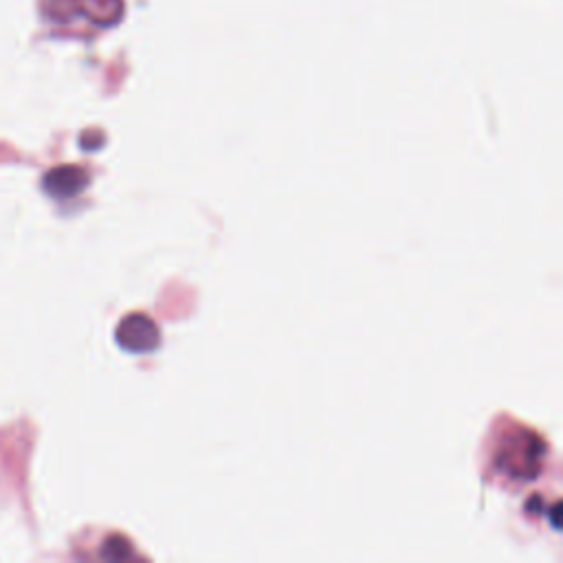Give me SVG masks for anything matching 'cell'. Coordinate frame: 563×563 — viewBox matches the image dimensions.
Returning a JSON list of instances; mask_svg holds the SVG:
<instances>
[{
    "label": "cell",
    "mask_w": 563,
    "mask_h": 563,
    "mask_svg": "<svg viewBox=\"0 0 563 563\" xmlns=\"http://www.w3.org/2000/svg\"><path fill=\"white\" fill-rule=\"evenodd\" d=\"M128 548H130L128 541H123L121 537H112V539L106 543V548H103V556H106V559H123V556L130 554Z\"/></svg>",
    "instance_id": "5"
},
{
    "label": "cell",
    "mask_w": 563,
    "mask_h": 563,
    "mask_svg": "<svg viewBox=\"0 0 563 563\" xmlns=\"http://www.w3.org/2000/svg\"><path fill=\"white\" fill-rule=\"evenodd\" d=\"M117 343L132 354H145L158 347L161 343V332L158 325L141 312H130L123 317L114 330Z\"/></svg>",
    "instance_id": "3"
},
{
    "label": "cell",
    "mask_w": 563,
    "mask_h": 563,
    "mask_svg": "<svg viewBox=\"0 0 563 563\" xmlns=\"http://www.w3.org/2000/svg\"><path fill=\"white\" fill-rule=\"evenodd\" d=\"M545 455V444L534 431L515 429L497 449V468L510 477L528 479L534 477L541 468Z\"/></svg>",
    "instance_id": "2"
},
{
    "label": "cell",
    "mask_w": 563,
    "mask_h": 563,
    "mask_svg": "<svg viewBox=\"0 0 563 563\" xmlns=\"http://www.w3.org/2000/svg\"><path fill=\"white\" fill-rule=\"evenodd\" d=\"M88 172L79 165H59L46 172L42 185L53 198H73L88 185Z\"/></svg>",
    "instance_id": "4"
},
{
    "label": "cell",
    "mask_w": 563,
    "mask_h": 563,
    "mask_svg": "<svg viewBox=\"0 0 563 563\" xmlns=\"http://www.w3.org/2000/svg\"><path fill=\"white\" fill-rule=\"evenodd\" d=\"M123 13V0H42V15L64 29H106Z\"/></svg>",
    "instance_id": "1"
}]
</instances>
